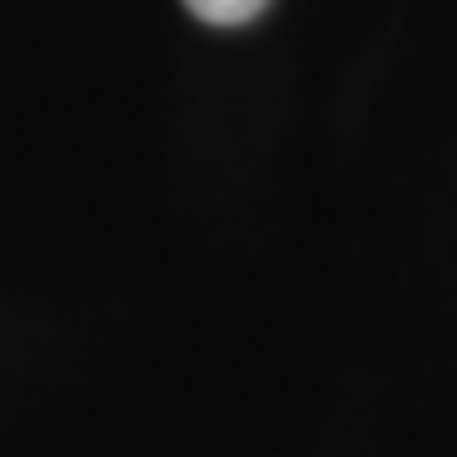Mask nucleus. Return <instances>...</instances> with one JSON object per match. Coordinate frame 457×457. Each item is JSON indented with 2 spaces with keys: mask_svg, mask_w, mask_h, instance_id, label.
<instances>
[{
  "mask_svg": "<svg viewBox=\"0 0 457 457\" xmlns=\"http://www.w3.org/2000/svg\"><path fill=\"white\" fill-rule=\"evenodd\" d=\"M182 6H187L193 17H204V22L232 28V22H253L259 12L270 6V0H182Z\"/></svg>",
  "mask_w": 457,
  "mask_h": 457,
  "instance_id": "f257e3e1",
  "label": "nucleus"
}]
</instances>
